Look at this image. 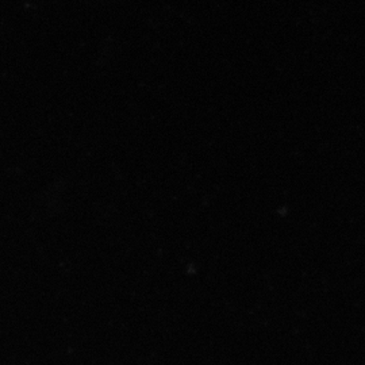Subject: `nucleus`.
Instances as JSON below:
<instances>
[]
</instances>
